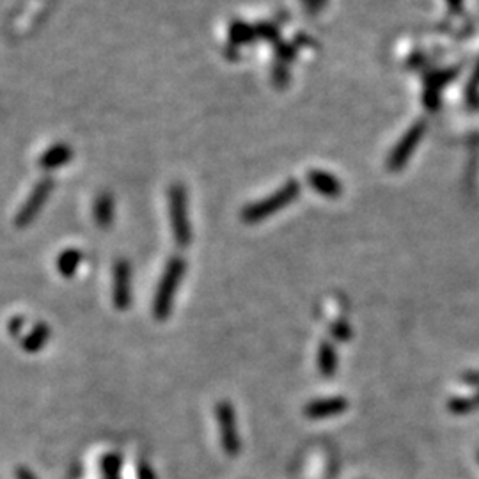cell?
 <instances>
[{"label":"cell","mask_w":479,"mask_h":479,"mask_svg":"<svg viewBox=\"0 0 479 479\" xmlns=\"http://www.w3.org/2000/svg\"><path fill=\"white\" fill-rule=\"evenodd\" d=\"M449 412L453 414H468L479 408V391L472 396H463V398H453L447 405Z\"/></svg>","instance_id":"5bb4252c"},{"label":"cell","mask_w":479,"mask_h":479,"mask_svg":"<svg viewBox=\"0 0 479 479\" xmlns=\"http://www.w3.org/2000/svg\"><path fill=\"white\" fill-rule=\"evenodd\" d=\"M425 130H426L425 123L415 124V126H412L410 130H408V134L398 142L396 149L392 151L391 158H389V167L396 171V169H401L407 164L408 156L414 153L415 146L419 144V141H421L422 135H425Z\"/></svg>","instance_id":"ba28073f"},{"label":"cell","mask_w":479,"mask_h":479,"mask_svg":"<svg viewBox=\"0 0 479 479\" xmlns=\"http://www.w3.org/2000/svg\"><path fill=\"white\" fill-rule=\"evenodd\" d=\"M348 399L343 396H331V398L312 399L304 407V415L312 421H321V419H331L336 415L348 410Z\"/></svg>","instance_id":"8992f818"},{"label":"cell","mask_w":479,"mask_h":479,"mask_svg":"<svg viewBox=\"0 0 479 479\" xmlns=\"http://www.w3.org/2000/svg\"><path fill=\"white\" fill-rule=\"evenodd\" d=\"M52 190H54V182H52L50 178L41 179V182L37 183L36 187H34L32 192H30V196L27 197L25 204L20 208L18 215H16L15 222H16V225H18V227H25V225H29L30 222H32L34 218L37 217V213L43 210L45 203H47V199H48V196L52 194Z\"/></svg>","instance_id":"5b68a950"},{"label":"cell","mask_w":479,"mask_h":479,"mask_svg":"<svg viewBox=\"0 0 479 479\" xmlns=\"http://www.w3.org/2000/svg\"><path fill=\"white\" fill-rule=\"evenodd\" d=\"M95 220L100 227H109L114 220V199L110 194H102L95 203Z\"/></svg>","instance_id":"7c38bea8"},{"label":"cell","mask_w":479,"mask_h":479,"mask_svg":"<svg viewBox=\"0 0 479 479\" xmlns=\"http://www.w3.org/2000/svg\"><path fill=\"white\" fill-rule=\"evenodd\" d=\"M138 479H156L155 472H153V468L148 463L138 465Z\"/></svg>","instance_id":"d6986e66"},{"label":"cell","mask_w":479,"mask_h":479,"mask_svg":"<svg viewBox=\"0 0 479 479\" xmlns=\"http://www.w3.org/2000/svg\"><path fill=\"white\" fill-rule=\"evenodd\" d=\"M169 211H171V225L175 242L179 247H187L192 240L189 217H187V194L183 185H172L169 194Z\"/></svg>","instance_id":"277c9868"},{"label":"cell","mask_w":479,"mask_h":479,"mask_svg":"<svg viewBox=\"0 0 479 479\" xmlns=\"http://www.w3.org/2000/svg\"><path fill=\"white\" fill-rule=\"evenodd\" d=\"M339 355L331 341H321L318 348V371L324 378H332L338 373Z\"/></svg>","instance_id":"30bf717a"},{"label":"cell","mask_w":479,"mask_h":479,"mask_svg":"<svg viewBox=\"0 0 479 479\" xmlns=\"http://www.w3.org/2000/svg\"><path fill=\"white\" fill-rule=\"evenodd\" d=\"M185 259L179 256H172L169 259L167 266L164 270V276L160 279L158 288L155 293V302H153V314L158 321H165L171 314L172 302H175V295L178 291L179 284H182L183 276H185Z\"/></svg>","instance_id":"6da1fadb"},{"label":"cell","mask_w":479,"mask_h":479,"mask_svg":"<svg viewBox=\"0 0 479 479\" xmlns=\"http://www.w3.org/2000/svg\"><path fill=\"white\" fill-rule=\"evenodd\" d=\"M331 336L339 343L348 341L352 338V327L346 321H336L331 325Z\"/></svg>","instance_id":"ac0fdd59"},{"label":"cell","mask_w":479,"mask_h":479,"mask_svg":"<svg viewBox=\"0 0 479 479\" xmlns=\"http://www.w3.org/2000/svg\"><path fill=\"white\" fill-rule=\"evenodd\" d=\"M131 268L128 261H117L114 266V305L119 311L130 307L131 304Z\"/></svg>","instance_id":"52a82bcc"},{"label":"cell","mask_w":479,"mask_h":479,"mask_svg":"<svg viewBox=\"0 0 479 479\" xmlns=\"http://www.w3.org/2000/svg\"><path fill=\"white\" fill-rule=\"evenodd\" d=\"M254 36H256V30L251 29L249 25H245V23L238 22L231 25V34H229V37H231V43H235V47L249 43V41L254 40Z\"/></svg>","instance_id":"2e32d148"},{"label":"cell","mask_w":479,"mask_h":479,"mask_svg":"<svg viewBox=\"0 0 479 479\" xmlns=\"http://www.w3.org/2000/svg\"><path fill=\"white\" fill-rule=\"evenodd\" d=\"M71 158L73 149L68 144H55L40 156V167L45 171H54V169L68 165Z\"/></svg>","instance_id":"9c48e42d"},{"label":"cell","mask_w":479,"mask_h":479,"mask_svg":"<svg viewBox=\"0 0 479 479\" xmlns=\"http://www.w3.org/2000/svg\"><path fill=\"white\" fill-rule=\"evenodd\" d=\"M80 263H82V252L76 251V249H68V251H64L59 256L57 268L61 276L71 277L80 266Z\"/></svg>","instance_id":"4fadbf2b"},{"label":"cell","mask_w":479,"mask_h":479,"mask_svg":"<svg viewBox=\"0 0 479 479\" xmlns=\"http://www.w3.org/2000/svg\"><path fill=\"white\" fill-rule=\"evenodd\" d=\"M309 183H311L312 189L316 190L321 196L327 197H338L341 194V183L336 176L329 175L324 171H311L309 175Z\"/></svg>","instance_id":"8fae6325"},{"label":"cell","mask_w":479,"mask_h":479,"mask_svg":"<svg viewBox=\"0 0 479 479\" xmlns=\"http://www.w3.org/2000/svg\"><path fill=\"white\" fill-rule=\"evenodd\" d=\"M215 419H217L218 435H220L224 453L231 458L238 456L242 451V439H240L235 407L229 401H218L215 407Z\"/></svg>","instance_id":"3957f363"},{"label":"cell","mask_w":479,"mask_h":479,"mask_svg":"<svg viewBox=\"0 0 479 479\" xmlns=\"http://www.w3.org/2000/svg\"><path fill=\"white\" fill-rule=\"evenodd\" d=\"M298 190H300V187H298L297 182L286 183L279 192L272 194V196L266 197V199L245 208L244 213H242V220L247 222V224H256V222L265 220L270 215H273L276 211H280L283 208H286L288 204L293 203L298 196Z\"/></svg>","instance_id":"7a4b0ae2"},{"label":"cell","mask_w":479,"mask_h":479,"mask_svg":"<svg viewBox=\"0 0 479 479\" xmlns=\"http://www.w3.org/2000/svg\"><path fill=\"white\" fill-rule=\"evenodd\" d=\"M463 380L467 382V384L479 387V373H472V371H471V373H465Z\"/></svg>","instance_id":"ffe728a7"},{"label":"cell","mask_w":479,"mask_h":479,"mask_svg":"<svg viewBox=\"0 0 479 479\" xmlns=\"http://www.w3.org/2000/svg\"><path fill=\"white\" fill-rule=\"evenodd\" d=\"M121 465L123 458L117 453H109L102 460V478L103 479H121Z\"/></svg>","instance_id":"9a60e30c"},{"label":"cell","mask_w":479,"mask_h":479,"mask_svg":"<svg viewBox=\"0 0 479 479\" xmlns=\"http://www.w3.org/2000/svg\"><path fill=\"white\" fill-rule=\"evenodd\" d=\"M48 339V329L45 327V325H41L37 331H34L32 334H30V338L25 341V350H29V352H36V350H40L41 346H43V343Z\"/></svg>","instance_id":"e0dca14e"}]
</instances>
